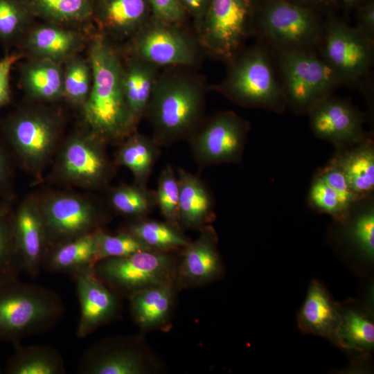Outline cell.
I'll use <instances>...</instances> for the list:
<instances>
[{
  "mask_svg": "<svg viewBox=\"0 0 374 374\" xmlns=\"http://www.w3.org/2000/svg\"><path fill=\"white\" fill-rule=\"evenodd\" d=\"M91 89L82 106L88 130L105 143L124 141L136 130L123 89V64L106 37L94 36L89 44Z\"/></svg>",
  "mask_w": 374,
  "mask_h": 374,
  "instance_id": "cell-1",
  "label": "cell"
},
{
  "mask_svg": "<svg viewBox=\"0 0 374 374\" xmlns=\"http://www.w3.org/2000/svg\"><path fill=\"white\" fill-rule=\"evenodd\" d=\"M175 69L159 73L145 114L160 147L189 138L204 121L203 80Z\"/></svg>",
  "mask_w": 374,
  "mask_h": 374,
  "instance_id": "cell-2",
  "label": "cell"
},
{
  "mask_svg": "<svg viewBox=\"0 0 374 374\" xmlns=\"http://www.w3.org/2000/svg\"><path fill=\"white\" fill-rule=\"evenodd\" d=\"M65 310L60 296L52 289L28 283L19 276L0 280V341L19 342L47 332Z\"/></svg>",
  "mask_w": 374,
  "mask_h": 374,
  "instance_id": "cell-3",
  "label": "cell"
},
{
  "mask_svg": "<svg viewBox=\"0 0 374 374\" xmlns=\"http://www.w3.org/2000/svg\"><path fill=\"white\" fill-rule=\"evenodd\" d=\"M225 78L214 89L235 104L280 114L285 100L271 49L259 41L229 63Z\"/></svg>",
  "mask_w": 374,
  "mask_h": 374,
  "instance_id": "cell-4",
  "label": "cell"
},
{
  "mask_svg": "<svg viewBox=\"0 0 374 374\" xmlns=\"http://www.w3.org/2000/svg\"><path fill=\"white\" fill-rule=\"evenodd\" d=\"M323 16L289 0H258L252 35L274 48L319 53Z\"/></svg>",
  "mask_w": 374,
  "mask_h": 374,
  "instance_id": "cell-5",
  "label": "cell"
},
{
  "mask_svg": "<svg viewBox=\"0 0 374 374\" xmlns=\"http://www.w3.org/2000/svg\"><path fill=\"white\" fill-rule=\"evenodd\" d=\"M270 48L286 107L295 114H307L317 102L344 85L319 53Z\"/></svg>",
  "mask_w": 374,
  "mask_h": 374,
  "instance_id": "cell-6",
  "label": "cell"
},
{
  "mask_svg": "<svg viewBox=\"0 0 374 374\" xmlns=\"http://www.w3.org/2000/svg\"><path fill=\"white\" fill-rule=\"evenodd\" d=\"M319 54L344 85L357 89L371 100L374 42L350 26L346 19L332 12L325 15L324 33Z\"/></svg>",
  "mask_w": 374,
  "mask_h": 374,
  "instance_id": "cell-7",
  "label": "cell"
},
{
  "mask_svg": "<svg viewBox=\"0 0 374 374\" xmlns=\"http://www.w3.org/2000/svg\"><path fill=\"white\" fill-rule=\"evenodd\" d=\"M258 0H209L197 27L201 48L227 63L240 51L252 35Z\"/></svg>",
  "mask_w": 374,
  "mask_h": 374,
  "instance_id": "cell-8",
  "label": "cell"
},
{
  "mask_svg": "<svg viewBox=\"0 0 374 374\" xmlns=\"http://www.w3.org/2000/svg\"><path fill=\"white\" fill-rule=\"evenodd\" d=\"M178 262L172 252L155 249L98 261L94 274L121 297L144 288L175 280Z\"/></svg>",
  "mask_w": 374,
  "mask_h": 374,
  "instance_id": "cell-9",
  "label": "cell"
},
{
  "mask_svg": "<svg viewBox=\"0 0 374 374\" xmlns=\"http://www.w3.org/2000/svg\"><path fill=\"white\" fill-rule=\"evenodd\" d=\"M249 130V123L233 111L215 114L188 138L195 160L202 166L240 162Z\"/></svg>",
  "mask_w": 374,
  "mask_h": 374,
  "instance_id": "cell-10",
  "label": "cell"
},
{
  "mask_svg": "<svg viewBox=\"0 0 374 374\" xmlns=\"http://www.w3.org/2000/svg\"><path fill=\"white\" fill-rule=\"evenodd\" d=\"M201 46L180 25L155 18L148 21L134 36L133 57L158 67L188 68L198 64Z\"/></svg>",
  "mask_w": 374,
  "mask_h": 374,
  "instance_id": "cell-11",
  "label": "cell"
},
{
  "mask_svg": "<svg viewBox=\"0 0 374 374\" xmlns=\"http://www.w3.org/2000/svg\"><path fill=\"white\" fill-rule=\"evenodd\" d=\"M12 149L24 166L37 173L52 156L60 133L59 118L39 109L27 110L10 119L6 129Z\"/></svg>",
  "mask_w": 374,
  "mask_h": 374,
  "instance_id": "cell-12",
  "label": "cell"
},
{
  "mask_svg": "<svg viewBox=\"0 0 374 374\" xmlns=\"http://www.w3.org/2000/svg\"><path fill=\"white\" fill-rule=\"evenodd\" d=\"M48 249L100 229L104 218L100 209L82 197L60 194L39 204ZM48 251V250H47Z\"/></svg>",
  "mask_w": 374,
  "mask_h": 374,
  "instance_id": "cell-13",
  "label": "cell"
},
{
  "mask_svg": "<svg viewBox=\"0 0 374 374\" xmlns=\"http://www.w3.org/2000/svg\"><path fill=\"white\" fill-rule=\"evenodd\" d=\"M104 144L89 130L69 138L63 145L56 164L60 178L84 188H97L105 185L112 168Z\"/></svg>",
  "mask_w": 374,
  "mask_h": 374,
  "instance_id": "cell-14",
  "label": "cell"
},
{
  "mask_svg": "<svg viewBox=\"0 0 374 374\" xmlns=\"http://www.w3.org/2000/svg\"><path fill=\"white\" fill-rule=\"evenodd\" d=\"M307 114L314 136L332 143L336 150L351 147L371 136L364 129L361 111L333 94L317 102Z\"/></svg>",
  "mask_w": 374,
  "mask_h": 374,
  "instance_id": "cell-15",
  "label": "cell"
},
{
  "mask_svg": "<svg viewBox=\"0 0 374 374\" xmlns=\"http://www.w3.org/2000/svg\"><path fill=\"white\" fill-rule=\"evenodd\" d=\"M77 371L80 374H145L150 368L136 337H114L88 347L80 359Z\"/></svg>",
  "mask_w": 374,
  "mask_h": 374,
  "instance_id": "cell-16",
  "label": "cell"
},
{
  "mask_svg": "<svg viewBox=\"0 0 374 374\" xmlns=\"http://www.w3.org/2000/svg\"><path fill=\"white\" fill-rule=\"evenodd\" d=\"M72 276L80 308L76 336L83 339L118 317L121 312V296L98 278L93 268Z\"/></svg>",
  "mask_w": 374,
  "mask_h": 374,
  "instance_id": "cell-17",
  "label": "cell"
},
{
  "mask_svg": "<svg viewBox=\"0 0 374 374\" xmlns=\"http://www.w3.org/2000/svg\"><path fill=\"white\" fill-rule=\"evenodd\" d=\"M12 222L21 271L35 278L42 271L48 250L39 204L33 199L24 201L12 215Z\"/></svg>",
  "mask_w": 374,
  "mask_h": 374,
  "instance_id": "cell-18",
  "label": "cell"
},
{
  "mask_svg": "<svg viewBox=\"0 0 374 374\" xmlns=\"http://www.w3.org/2000/svg\"><path fill=\"white\" fill-rule=\"evenodd\" d=\"M199 231L198 238L182 249L175 278L178 288L204 285L215 280L222 272L214 228L208 224Z\"/></svg>",
  "mask_w": 374,
  "mask_h": 374,
  "instance_id": "cell-19",
  "label": "cell"
},
{
  "mask_svg": "<svg viewBox=\"0 0 374 374\" xmlns=\"http://www.w3.org/2000/svg\"><path fill=\"white\" fill-rule=\"evenodd\" d=\"M341 322V309L317 280L309 287L298 314L300 329L305 333L326 337L336 344Z\"/></svg>",
  "mask_w": 374,
  "mask_h": 374,
  "instance_id": "cell-20",
  "label": "cell"
},
{
  "mask_svg": "<svg viewBox=\"0 0 374 374\" xmlns=\"http://www.w3.org/2000/svg\"><path fill=\"white\" fill-rule=\"evenodd\" d=\"M177 179L179 226L199 230L215 218L211 194L199 177L182 168L178 169Z\"/></svg>",
  "mask_w": 374,
  "mask_h": 374,
  "instance_id": "cell-21",
  "label": "cell"
},
{
  "mask_svg": "<svg viewBox=\"0 0 374 374\" xmlns=\"http://www.w3.org/2000/svg\"><path fill=\"white\" fill-rule=\"evenodd\" d=\"M330 161L343 172L357 200L373 197L374 142L372 136L351 147L336 150Z\"/></svg>",
  "mask_w": 374,
  "mask_h": 374,
  "instance_id": "cell-22",
  "label": "cell"
},
{
  "mask_svg": "<svg viewBox=\"0 0 374 374\" xmlns=\"http://www.w3.org/2000/svg\"><path fill=\"white\" fill-rule=\"evenodd\" d=\"M175 288L173 280L144 288L128 297L132 317L141 329L167 326L174 305Z\"/></svg>",
  "mask_w": 374,
  "mask_h": 374,
  "instance_id": "cell-23",
  "label": "cell"
},
{
  "mask_svg": "<svg viewBox=\"0 0 374 374\" xmlns=\"http://www.w3.org/2000/svg\"><path fill=\"white\" fill-rule=\"evenodd\" d=\"M95 232L49 248L42 269L48 272L72 276L93 268L98 262Z\"/></svg>",
  "mask_w": 374,
  "mask_h": 374,
  "instance_id": "cell-24",
  "label": "cell"
},
{
  "mask_svg": "<svg viewBox=\"0 0 374 374\" xmlns=\"http://www.w3.org/2000/svg\"><path fill=\"white\" fill-rule=\"evenodd\" d=\"M82 42L80 33L52 24L34 28L26 37V47L35 58L60 63L73 57Z\"/></svg>",
  "mask_w": 374,
  "mask_h": 374,
  "instance_id": "cell-25",
  "label": "cell"
},
{
  "mask_svg": "<svg viewBox=\"0 0 374 374\" xmlns=\"http://www.w3.org/2000/svg\"><path fill=\"white\" fill-rule=\"evenodd\" d=\"M148 0H100L98 19L106 32L134 36L148 21Z\"/></svg>",
  "mask_w": 374,
  "mask_h": 374,
  "instance_id": "cell-26",
  "label": "cell"
},
{
  "mask_svg": "<svg viewBox=\"0 0 374 374\" xmlns=\"http://www.w3.org/2000/svg\"><path fill=\"white\" fill-rule=\"evenodd\" d=\"M159 75V67L136 57L123 64V89L129 111L137 124L146 109Z\"/></svg>",
  "mask_w": 374,
  "mask_h": 374,
  "instance_id": "cell-27",
  "label": "cell"
},
{
  "mask_svg": "<svg viewBox=\"0 0 374 374\" xmlns=\"http://www.w3.org/2000/svg\"><path fill=\"white\" fill-rule=\"evenodd\" d=\"M14 352L8 358L6 374H64L66 368L60 351L48 345L22 346L12 344Z\"/></svg>",
  "mask_w": 374,
  "mask_h": 374,
  "instance_id": "cell-28",
  "label": "cell"
},
{
  "mask_svg": "<svg viewBox=\"0 0 374 374\" xmlns=\"http://www.w3.org/2000/svg\"><path fill=\"white\" fill-rule=\"evenodd\" d=\"M160 146L152 138L136 131L130 134L118 150L116 161L133 174L135 184L147 188Z\"/></svg>",
  "mask_w": 374,
  "mask_h": 374,
  "instance_id": "cell-29",
  "label": "cell"
},
{
  "mask_svg": "<svg viewBox=\"0 0 374 374\" xmlns=\"http://www.w3.org/2000/svg\"><path fill=\"white\" fill-rule=\"evenodd\" d=\"M60 63L35 58L22 69V82L27 93L33 98L53 101L64 97L63 71Z\"/></svg>",
  "mask_w": 374,
  "mask_h": 374,
  "instance_id": "cell-30",
  "label": "cell"
},
{
  "mask_svg": "<svg viewBox=\"0 0 374 374\" xmlns=\"http://www.w3.org/2000/svg\"><path fill=\"white\" fill-rule=\"evenodd\" d=\"M125 231L135 236L150 248L166 252L182 251L190 240L181 229L169 223L140 218L130 223Z\"/></svg>",
  "mask_w": 374,
  "mask_h": 374,
  "instance_id": "cell-31",
  "label": "cell"
},
{
  "mask_svg": "<svg viewBox=\"0 0 374 374\" xmlns=\"http://www.w3.org/2000/svg\"><path fill=\"white\" fill-rule=\"evenodd\" d=\"M373 197L357 200L348 220L342 224L350 242L366 258L374 256V204Z\"/></svg>",
  "mask_w": 374,
  "mask_h": 374,
  "instance_id": "cell-32",
  "label": "cell"
},
{
  "mask_svg": "<svg viewBox=\"0 0 374 374\" xmlns=\"http://www.w3.org/2000/svg\"><path fill=\"white\" fill-rule=\"evenodd\" d=\"M30 12L53 23H76L89 19L94 14L92 0H26Z\"/></svg>",
  "mask_w": 374,
  "mask_h": 374,
  "instance_id": "cell-33",
  "label": "cell"
},
{
  "mask_svg": "<svg viewBox=\"0 0 374 374\" xmlns=\"http://www.w3.org/2000/svg\"><path fill=\"white\" fill-rule=\"evenodd\" d=\"M336 344L344 348L358 351L372 349L374 345L373 321L360 310H341V322Z\"/></svg>",
  "mask_w": 374,
  "mask_h": 374,
  "instance_id": "cell-34",
  "label": "cell"
},
{
  "mask_svg": "<svg viewBox=\"0 0 374 374\" xmlns=\"http://www.w3.org/2000/svg\"><path fill=\"white\" fill-rule=\"evenodd\" d=\"M308 202L315 211L330 215L339 224L348 219L354 201L337 191L316 175L312 180Z\"/></svg>",
  "mask_w": 374,
  "mask_h": 374,
  "instance_id": "cell-35",
  "label": "cell"
},
{
  "mask_svg": "<svg viewBox=\"0 0 374 374\" xmlns=\"http://www.w3.org/2000/svg\"><path fill=\"white\" fill-rule=\"evenodd\" d=\"M110 202L116 211L136 219L143 218L156 205L154 193L136 184L115 188L111 193Z\"/></svg>",
  "mask_w": 374,
  "mask_h": 374,
  "instance_id": "cell-36",
  "label": "cell"
},
{
  "mask_svg": "<svg viewBox=\"0 0 374 374\" xmlns=\"http://www.w3.org/2000/svg\"><path fill=\"white\" fill-rule=\"evenodd\" d=\"M91 69L89 62L72 57L63 71V95L75 105L82 106L91 86Z\"/></svg>",
  "mask_w": 374,
  "mask_h": 374,
  "instance_id": "cell-37",
  "label": "cell"
},
{
  "mask_svg": "<svg viewBox=\"0 0 374 374\" xmlns=\"http://www.w3.org/2000/svg\"><path fill=\"white\" fill-rule=\"evenodd\" d=\"M95 238L98 261L107 258L122 257L141 251L153 249L125 231L112 235L100 229L95 232Z\"/></svg>",
  "mask_w": 374,
  "mask_h": 374,
  "instance_id": "cell-38",
  "label": "cell"
},
{
  "mask_svg": "<svg viewBox=\"0 0 374 374\" xmlns=\"http://www.w3.org/2000/svg\"><path fill=\"white\" fill-rule=\"evenodd\" d=\"M154 194L156 204L165 221L181 229L178 222L179 184L171 165H167L162 170Z\"/></svg>",
  "mask_w": 374,
  "mask_h": 374,
  "instance_id": "cell-39",
  "label": "cell"
},
{
  "mask_svg": "<svg viewBox=\"0 0 374 374\" xmlns=\"http://www.w3.org/2000/svg\"><path fill=\"white\" fill-rule=\"evenodd\" d=\"M21 268L16 251L12 216H0V280L19 276Z\"/></svg>",
  "mask_w": 374,
  "mask_h": 374,
  "instance_id": "cell-40",
  "label": "cell"
},
{
  "mask_svg": "<svg viewBox=\"0 0 374 374\" xmlns=\"http://www.w3.org/2000/svg\"><path fill=\"white\" fill-rule=\"evenodd\" d=\"M30 13L24 1L0 0V38L8 40L17 35L27 24Z\"/></svg>",
  "mask_w": 374,
  "mask_h": 374,
  "instance_id": "cell-41",
  "label": "cell"
},
{
  "mask_svg": "<svg viewBox=\"0 0 374 374\" xmlns=\"http://www.w3.org/2000/svg\"><path fill=\"white\" fill-rule=\"evenodd\" d=\"M154 18L170 24L180 25L186 10L179 0H148Z\"/></svg>",
  "mask_w": 374,
  "mask_h": 374,
  "instance_id": "cell-42",
  "label": "cell"
},
{
  "mask_svg": "<svg viewBox=\"0 0 374 374\" xmlns=\"http://www.w3.org/2000/svg\"><path fill=\"white\" fill-rule=\"evenodd\" d=\"M356 29L374 42V0H365L355 10Z\"/></svg>",
  "mask_w": 374,
  "mask_h": 374,
  "instance_id": "cell-43",
  "label": "cell"
},
{
  "mask_svg": "<svg viewBox=\"0 0 374 374\" xmlns=\"http://www.w3.org/2000/svg\"><path fill=\"white\" fill-rule=\"evenodd\" d=\"M22 57L21 53H11L0 60V107L7 104L10 99V71L12 66Z\"/></svg>",
  "mask_w": 374,
  "mask_h": 374,
  "instance_id": "cell-44",
  "label": "cell"
},
{
  "mask_svg": "<svg viewBox=\"0 0 374 374\" xmlns=\"http://www.w3.org/2000/svg\"><path fill=\"white\" fill-rule=\"evenodd\" d=\"M299 6L315 10L324 16L339 8V0H289Z\"/></svg>",
  "mask_w": 374,
  "mask_h": 374,
  "instance_id": "cell-45",
  "label": "cell"
},
{
  "mask_svg": "<svg viewBox=\"0 0 374 374\" xmlns=\"http://www.w3.org/2000/svg\"><path fill=\"white\" fill-rule=\"evenodd\" d=\"M185 10L189 11L197 21V26L205 13L209 0H179Z\"/></svg>",
  "mask_w": 374,
  "mask_h": 374,
  "instance_id": "cell-46",
  "label": "cell"
},
{
  "mask_svg": "<svg viewBox=\"0 0 374 374\" xmlns=\"http://www.w3.org/2000/svg\"><path fill=\"white\" fill-rule=\"evenodd\" d=\"M365 0H339V8L343 10L344 15L348 17L351 12Z\"/></svg>",
  "mask_w": 374,
  "mask_h": 374,
  "instance_id": "cell-47",
  "label": "cell"
},
{
  "mask_svg": "<svg viewBox=\"0 0 374 374\" xmlns=\"http://www.w3.org/2000/svg\"><path fill=\"white\" fill-rule=\"evenodd\" d=\"M8 176V162L2 149L0 148V187L5 183Z\"/></svg>",
  "mask_w": 374,
  "mask_h": 374,
  "instance_id": "cell-48",
  "label": "cell"
},
{
  "mask_svg": "<svg viewBox=\"0 0 374 374\" xmlns=\"http://www.w3.org/2000/svg\"><path fill=\"white\" fill-rule=\"evenodd\" d=\"M8 212L6 209L0 206V216L7 214Z\"/></svg>",
  "mask_w": 374,
  "mask_h": 374,
  "instance_id": "cell-49",
  "label": "cell"
},
{
  "mask_svg": "<svg viewBox=\"0 0 374 374\" xmlns=\"http://www.w3.org/2000/svg\"><path fill=\"white\" fill-rule=\"evenodd\" d=\"M3 373L2 370L0 368V374Z\"/></svg>",
  "mask_w": 374,
  "mask_h": 374,
  "instance_id": "cell-50",
  "label": "cell"
}]
</instances>
